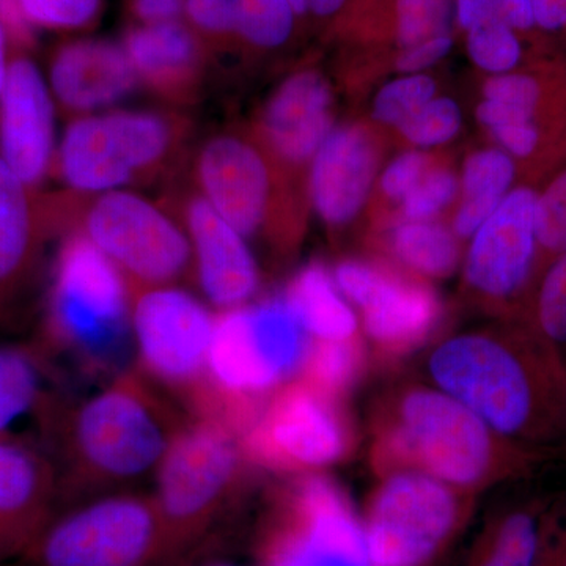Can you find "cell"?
Here are the masks:
<instances>
[{
  "instance_id": "18",
  "label": "cell",
  "mask_w": 566,
  "mask_h": 566,
  "mask_svg": "<svg viewBox=\"0 0 566 566\" xmlns=\"http://www.w3.org/2000/svg\"><path fill=\"white\" fill-rule=\"evenodd\" d=\"M335 91L318 66L293 71L268 96L253 136L289 177L307 175L316 151L335 128Z\"/></svg>"
},
{
  "instance_id": "49",
  "label": "cell",
  "mask_w": 566,
  "mask_h": 566,
  "mask_svg": "<svg viewBox=\"0 0 566 566\" xmlns=\"http://www.w3.org/2000/svg\"><path fill=\"white\" fill-rule=\"evenodd\" d=\"M9 36H7L6 29L0 22V91H2L3 81H6L7 70H9Z\"/></svg>"
},
{
  "instance_id": "33",
  "label": "cell",
  "mask_w": 566,
  "mask_h": 566,
  "mask_svg": "<svg viewBox=\"0 0 566 566\" xmlns=\"http://www.w3.org/2000/svg\"><path fill=\"white\" fill-rule=\"evenodd\" d=\"M364 365L365 349L359 335L346 340H311L297 378L340 401L363 374Z\"/></svg>"
},
{
  "instance_id": "21",
  "label": "cell",
  "mask_w": 566,
  "mask_h": 566,
  "mask_svg": "<svg viewBox=\"0 0 566 566\" xmlns=\"http://www.w3.org/2000/svg\"><path fill=\"white\" fill-rule=\"evenodd\" d=\"M57 510L50 455L31 442L0 438V560H17Z\"/></svg>"
},
{
  "instance_id": "46",
  "label": "cell",
  "mask_w": 566,
  "mask_h": 566,
  "mask_svg": "<svg viewBox=\"0 0 566 566\" xmlns=\"http://www.w3.org/2000/svg\"><path fill=\"white\" fill-rule=\"evenodd\" d=\"M186 0H134V10L145 24L177 21Z\"/></svg>"
},
{
  "instance_id": "28",
  "label": "cell",
  "mask_w": 566,
  "mask_h": 566,
  "mask_svg": "<svg viewBox=\"0 0 566 566\" xmlns=\"http://www.w3.org/2000/svg\"><path fill=\"white\" fill-rule=\"evenodd\" d=\"M517 182L516 163L501 148L490 144L469 151L461 166L460 202L450 219L457 237L471 240Z\"/></svg>"
},
{
  "instance_id": "40",
  "label": "cell",
  "mask_w": 566,
  "mask_h": 566,
  "mask_svg": "<svg viewBox=\"0 0 566 566\" xmlns=\"http://www.w3.org/2000/svg\"><path fill=\"white\" fill-rule=\"evenodd\" d=\"M392 263L381 260L342 259L333 268V279L338 292L357 308H364L386 281Z\"/></svg>"
},
{
  "instance_id": "34",
  "label": "cell",
  "mask_w": 566,
  "mask_h": 566,
  "mask_svg": "<svg viewBox=\"0 0 566 566\" xmlns=\"http://www.w3.org/2000/svg\"><path fill=\"white\" fill-rule=\"evenodd\" d=\"M523 322L557 352H565L566 252L554 256L539 274Z\"/></svg>"
},
{
  "instance_id": "13",
  "label": "cell",
  "mask_w": 566,
  "mask_h": 566,
  "mask_svg": "<svg viewBox=\"0 0 566 566\" xmlns=\"http://www.w3.org/2000/svg\"><path fill=\"white\" fill-rule=\"evenodd\" d=\"M538 188L517 182L469 240L463 256L469 294L505 319H524L543 271L536 233Z\"/></svg>"
},
{
  "instance_id": "17",
  "label": "cell",
  "mask_w": 566,
  "mask_h": 566,
  "mask_svg": "<svg viewBox=\"0 0 566 566\" xmlns=\"http://www.w3.org/2000/svg\"><path fill=\"white\" fill-rule=\"evenodd\" d=\"M386 148V132L375 123L335 125L307 174V200L323 226L340 232L364 214L374 197Z\"/></svg>"
},
{
  "instance_id": "30",
  "label": "cell",
  "mask_w": 566,
  "mask_h": 566,
  "mask_svg": "<svg viewBox=\"0 0 566 566\" xmlns=\"http://www.w3.org/2000/svg\"><path fill=\"white\" fill-rule=\"evenodd\" d=\"M312 340H346L357 335V316L333 273L319 260L305 263L282 294Z\"/></svg>"
},
{
  "instance_id": "35",
  "label": "cell",
  "mask_w": 566,
  "mask_h": 566,
  "mask_svg": "<svg viewBox=\"0 0 566 566\" xmlns=\"http://www.w3.org/2000/svg\"><path fill=\"white\" fill-rule=\"evenodd\" d=\"M458 199H460V174L441 155L434 166L424 174L419 185L401 200L385 222L375 227V230L394 221H436Z\"/></svg>"
},
{
  "instance_id": "43",
  "label": "cell",
  "mask_w": 566,
  "mask_h": 566,
  "mask_svg": "<svg viewBox=\"0 0 566 566\" xmlns=\"http://www.w3.org/2000/svg\"><path fill=\"white\" fill-rule=\"evenodd\" d=\"M532 7L539 31L566 59V0H532Z\"/></svg>"
},
{
  "instance_id": "20",
  "label": "cell",
  "mask_w": 566,
  "mask_h": 566,
  "mask_svg": "<svg viewBox=\"0 0 566 566\" xmlns=\"http://www.w3.org/2000/svg\"><path fill=\"white\" fill-rule=\"evenodd\" d=\"M191 244L192 270L208 303L219 311L243 307L260 289V268L249 241L200 193L182 208Z\"/></svg>"
},
{
  "instance_id": "5",
  "label": "cell",
  "mask_w": 566,
  "mask_h": 566,
  "mask_svg": "<svg viewBox=\"0 0 566 566\" xmlns=\"http://www.w3.org/2000/svg\"><path fill=\"white\" fill-rule=\"evenodd\" d=\"M21 566H177L151 493L114 491L61 506L17 558Z\"/></svg>"
},
{
  "instance_id": "6",
  "label": "cell",
  "mask_w": 566,
  "mask_h": 566,
  "mask_svg": "<svg viewBox=\"0 0 566 566\" xmlns=\"http://www.w3.org/2000/svg\"><path fill=\"white\" fill-rule=\"evenodd\" d=\"M312 338L282 294L216 315L207 392L245 424L268 395L300 375Z\"/></svg>"
},
{
  "instance_id": "10",
  "label": "cell",
  "mask_w": 566,
  "mask_h": 566,
  "mask_svg": "<svg viewBox=\"0 0 566 566\" xmlns=\"http://www.w3.org/2000/svg\"><path fill=\"white\" fill-rule=\"evenodd\" d=\"M180 123L151 111L82 115L66 126L54 167L66 188L99 196L155 172L177 148Z\"/></svg>"
},
{
  "instance_id": "41",
  "label": "cell",
  "mask_w": 566,
  "mask_h": 566,
  "mask_svg": "<svg viewBox=\"0 0 566 566\" xmlns=\"http://www.w3.org/2000/svg\"><path fill=\"white\" fill-rule=\"evenodd\" d=\"M33 28L81 29L98 17L102 0H20Z\"/></svg>"
},
{
  "instance_id": "29",
  "label": "cell",
  "mask_w": 566,
  "mask_h": 566,
  "mask_svg": "<svg viewBox=\"0 0 566 566\" xmlns=\"http://www.w3.org/2000/svg\"><path fill=\"white\" fill-rule=\"evenodd\" d=\"M376 240L405 273L415 277H450L461 259V240L449 223L436 221H394L375 230Z\"/></svg>"
},
{
  "instance_id": "9",
  "label": "cell",
  "mask_w": 566,
  "mask_h": 566,
  "mask_svg": "<svg viewBox=\"0 0 566 566\" xmlns=\"http://www.w3.org/2000/svg\"><path fill=\"white\" fill-rule=\"evenodd\" d=\"M199 193L245 240L279 248L300 240L304 211L292 178L253 134L223 133L205 142L196 159Z\"/></svg>"
},
{
  "instance_id": "19",
  "label": "cell",
  "mask_w": 566,
  "mask_h": 566,
  "mask_svg": "<svg viewBox=\"0 0 566 566\" xmlns=\"http://www.w3.org/2000/svg\"><path fill=\"white\" fill-rule=\"evenodd\" d=\"M55 102L39 66L17 54L0 91V159L35 192L54 169Z\"/></svg>"
},
{
  "instance_id": "27",
  "label": "cell",
  "mask_w": 566,
  "mask_h": 566,
  "mask_svg": "<svg viewBox=\"0 0 566 566\" xmlns=\"http://www.w3.org/2000/svg\"><path fill=\"white\" fill-rule=\"evenodd\" d=\"M185 10L199 31L253 52L281 50L297 21L289 0H186Z\"/></svg>"
},
{
  "instance_id": "36",
  "label": "cell",
  "mask_w": 566,
  "mask_h": 566,
  "mask_svg": "<svg viewBox=\"0 0 566 566\" xmlns=\"http://www.w3.org/2000/svg\"><path fill=\"white\" fill-rule=\"evenodd\" d=\"M464 114L452 96L436 95L416 112L394 136L405 148L434 151L457 139L463 132Z\"/></svg>"
},
{
  "instance_id": "16",
  "label": "cell",
  "mask_w": 566,
  "mask_h": 566,
  "mask_svg": "<svg viewBox=\"0 0 566 566\" xmlns=\"http://www.w3.org/2000/svg\"><path fill=\"white\" fill-rule=\"evenodd\" d=\"M216 315L177 285L133 293L132 334L137 368L182 398L207 379Z\"/></svg>"
},
{
  "instance_id": "3",
  "label": "cell",
  "mask_w": 566,
  "mask_h": 566,
  "mask_svg": "<svg viewBox=\"0 0 566 566\" xmlns=\"http://www.w3.org/2000/svg\"><path fill=\"white\" fill-rule=\"evenodd\" d=\"M535 450L502 438L468 406L438 387L397 395L379 416L375 464L381 474L422 472L457 490L521 474Z\"/></svg>"
},
{
  "instance_id": "42",
  "label": "cell",
  "mask_w": 566,
  "mask_h": 566,
  "mask_svg": "<svg viewBox=\"0 0 566 566\" xmlns=\"http://www.w3.org/2000/svg\"><path fill=\"white\" fill-rule=\"evenodd\" d=\"M455 35L438 36L409 50L397 52L389 62V70L398 74L427 73L449 57L455 46Z\"/></svg>"
},
{
  "instance_id": "11",
  "label": "cell",
  "mask_w": 566,
  "mask_h": 566,
  "mask_svg": "<svg viewBox=\"0 0 566 566\" xmlns=\"http://www.w3.org/2000/svg\"><path fill=\"white\" fill-rule=\"evenodd\" d=\"M132 286L175 285L192 270L185 227L139 193L118 189L93 196L74 223Z\"/></svg>"
},
{
  "instance_id": "22",
  "label": "cell",
  "mask_w": 566,
  "mask_h": 566,
  "mask_svg": "<svg viewBox=\"0 0 566 566\" xmlns=\"http://www.w3.org/2000/svg\"><path fill=\"white\" fill-rule=\"evenodd\" d=\"M139 84L125 48L107 40L62 44L51 59L48 85L62 111L82 117L98 114Z\"/></svg>"
},
{
  "instance_id": "50",
  "label": "cell",
  "mask_w": 566,
  "mask_h": 566,
  "mask_svg": "<svg viewBox=\"0 0 566 566\" xmlns=\"http://www.w3.org/2000/svg\"><path fill=\"white\" fill-rule=\"evenodd\" d=\"M207 566H232V565H227V564H210V565H207Z\"/></svg>"
},
{
  "instance_id": "48",
  "label": "cell",
  "mask_w": 566,
  "mask_h": 566,
  "mask_svg": "<svg viewBox=\"0 0 566 566\" xmlns=\"http://www.w3.org/2000/svg\"><path fill=\"white\" fill-rule=\"evenodd\" d=\"M539 566H566V524L564 531L558 535L556 545L543 553Z\"/></svg>"
},
{
  "instance_id": "4",
  "label": "cell",
  "mask_w": 566,
  "mask_h": 566,
  "mask_svg": "<svg viewBox=\"0 0 566 566\" xmlns=\"http://www.w3.org/2000/svg\"><path fill=\"white\" fill-rule=\"evenodd\" d=\"M133 292L120 271L77 230L55 259L43 335L44 356L69 354L85 375H120L133 340Z\"/></svg>"
},
{
  "instance_id": "26",
  "label": "cell",
  "mask_w": 566,
  "mask_h": 566,
  "mask_svg": "<svg viewBox=\"0 0 566 566\" xmlns=\"http://www.w3.org/2000/svg\"><path fill=\"white\" fill-rule=\"evenodd\" d=\"M126 54L139 82L170 99H188L200 80V44L177 21L155 22L126 35Z\"/></svg>"
},
{
  "instance_id": "1",
  "label": "cell",
  "mask_w": 566,
  "mask_h": 566,
  "mask_svg": "<svg viewBox=\"0 0 566 566\" xmlns=\"http://www.w3.org/2000/svg\"><path fill=\"white\" fill-rule=\"evenodd\" d=\"M428 374L517 446L542 452L566 442V359L523 319L447 338Z\"/></svg>"
},
{
  "instance_id": "14",
  "label": "cell",
  "mask_w": 566,
  "mask_h": 566,
  "mask_svg": "<svg viewBox=\"0 0 566 566\" xmlns=\"http://www.w3.org/2000/svg\"><path fill=\"white\" fill-rule=\"evenodd\" d=\"M457 488L416 471L386 474L365 515L370 566H424L441 553L463 516Z\"/></svg>"
},
{
  "instance_id": "44",
  "label": "cell",
  "mask_w": 566,
  "mask_h": 566,
  "mask_svg": "<svg viewBox=\"0 0 566 566\" xmlns=\"http://www.w3.org/2000/svg\"><path fill=\"white\" fill-rule=\"evenodd\" d=\"M0 22L17 50H29L35 43V28L25 17L20 0H0Z\"/></svg>"
},
{
  "instance_id": "24",
  "label": "cell",
  "mask_w": 566,
  "mask_h": 566,
  "mask_svg": "<svg viewBox=\"0 0 566 566\" xmlns=\"http://www.w3.org/2000/svg\"><path fill=\"white\" fill-rule=\"evenodd\" d=\"M364 329L371 344L386 356H403L422 345L441 323L442 303L433 286L390 268L386 281L360 308Z\"/></svg>"
},
{
  "instance_id": "45",
  "label": "cell",
  "mask_w": 566,
  "mask_h": 566,
  "mask_svg": "<svg viewBox=\"0 0 566 566\" xmlns=\"http://www.w3.org/2000/svg\"><path fill=\"white\" fill-rule=\"evenodd\" d=\"M296 20L327 22L331 29L344 17L349 0H289Z\"/></svg>"
},
{
  "instance_id": "8",
  "label": "cell",
  "mask_w": 566,
  "mask_h": 566,
  "mask_svg": "<svg viewBox=\"0 0 566 566\" xmlns=\"http://www.w3.org/2000/svg\"><path fill=\"white\" fill-rule=\"evenodd\" d=\"M476 125L512 156L520 182L539 188L566 161V59L538 55L512 73L482 76Z\"/></svg>"
},
{
  "instance_id": "39",
  "label": "cell",
  "mask_w": 566,
  "mask_h": 566,
  "mask_svg": "<svg viewBox=\"0 0 566 566\" xmlns=\"http://www.w3.org/2000/svg\"><path fill=\"white\" fill-rule=\"evenodd\" d=\"M536 233L545 270L554 256L566 252V161L538 188Z\"/></svg>"
},
{
  "instance_id": "15",
  "label": "cell",
  "mask_w": 566,
  "mask_h": 566,
  "mask_svg": "<svg viewBox=\"0 0 566 566\" xmlns=\"http://www.w3.org/2000/svg\"><path fill=\"white\" fill-rule=\"evenodd\" d=\"M262 556L264 566H370L348 499L333 480L312 474L283 490Z\"/></svg>"
},
{
  "instance_id": "38",
  "label": "cell",
  "mask_w": 566,
  "mask_h": 566,
  "mask_svg": "<svg viewBox=\"0 0 566 566\" xmlns=\"http://www.w3.org/2000/svg\"><path fill=\"white\" fill-rule=\"evenodd\" d=\"M441 158V153L416 150L406 148L398 153L395 158L379 174L376 181L374 197L375 227L386 221L392 214L395 208L419 185L424 174L434 166Z\"/></svg>"
},
{
  "instance_id": "47",
  "label": "cell",
  "mask_w": 566,
  "mask_h": 566,
  "mask_svg": "<svg viewBox=\"0 0 566 566\" xmlns=\"http://www.w3.org/2000/svg\"><path fill=\"white\" fill-rule=\"evenodd\" d=\"M382 0H349L348 9H346L344 17L340 18L333 28V32L340 31L345 25L352 24V22L359 20L368 11L374 10L376 6H379Z\"/></svg>"
},
{
  "instance_id": "23",
  "label": "cell",
  "mask_w": 566,
  "mask_h": 566,
  "mask_svg": "<svg viewBox=\"0 0 566 566\" xmlns=\"http://www.w3.org/2000/svg\"><path fill=\"white\" fill-rule=\"evenodd\" d=\"M33 193L0 159V324L28 292L52 232Z\"/></svg>"
},
{
  "instance_id": "12",
  "label": "cell",
  "mask_w": 566,
  "mask_h": 566,
  "mask_svg": "<svg viewBox=\"0 0 566 566\" xmlns=\"http://www.w3.org/2000/svg\"><path fill=\"white\" fill-rule=\"evenodd\" d=\"M352 439L338 400L300 378L268 395L240 436L249 464L297 474L344 460Z\"/></svg>"
},
{
  "instance_id": "7",
  "label": "cell",
  "mask_w": 566,
  "mask_h": 566,
  "mask_svg": "<svg viewBox=\"0 0 566 566\" xmlns=\"http://www.w3.org/2000/svg\"><path fill=\"white\" fill-rule=\"evenodd\" d=\"M240 436L226 424L188 417L155 472L151 495L182 557L199 549L243 486Z\"/></svg>"
},
{
  "instance_id": "37",
  "label": "cell",
  "mask_w": 566,
  "mask_h": 566,
  "mask_svg": "<svg viewBox=\"0 0 566 566\" xmlns=\"http://www.w3.org/2000/svg\"><path fill=\"white\" fill-rule=\"evenodd\" d=\"M438 95V81L428 73L400 74L386 82L371 103V123L395 132Z\"/></svg>"
},
{
  "instance_id": "31",
  "label": "cell",
  "mask_w": 566,
  "mask_h": 566,
  "mask_svg": "<svg viewBox=\"0 0 566 566\" xmlns=\"http://www.w3.org/2000/svg\"><path fill=\"white\" fill-rule=\"evenodd\" d=\"M545 523L534 509H516L495 521L471 566H539Z\"/></svg>"
},
{
  "instance_id": "32",
  "label": "cell",
  "mask_w": 566,
  "mask_h": 566,
  "mask_svg": "<svg viewBox=\"0 0 566 566\" xmlns=\"http://www.w3.org/2000/svg\"><path fill=\"white\" fill-rule=\"evenodd\" d=\"M465 54L482 76L512 73L531 59L549 52L536 51L504 20L488 17L461 32Z\"/></svg>"
},
{
  "instance_id": "25",
  "label": "cell",
  "mask_w": 566,
  "mask_h": 566,
  "mask_svg": "<svg viewBox=\"0 0 566 566\" xmlns=\"http://www.w3.org/2000/svg\"><path fill=\"white\" fill-rule=\"evenodd\" d=\"M48 376L50 365L39 345L0 344V438L31 442L22 430L24 423L31 422L43 449L63 398L50 389Z\"/></svg>"
},
{
  "instance_id": "2",
  "label": "cell",
  "mask_w": 566,
  "mask_h": 566,
  "mask_svg": "<svg viewBox=\"0 0 566 566\" xmlns=\"http://www.w3.org/2000/svg\"><path fill=\"white\" fill-rule=\"evenodd\" d=\"M153 385L139 368H128L87 397H63L44 441L57 471L59 509L93 495L136 490L155 476L186 419Z\"/></svg>"
}]
</instances>
